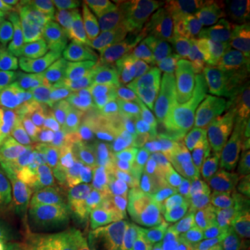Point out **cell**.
Here are the masks:
<instances>
[{"instance_id":"cell-7","label":"cell","mask_w":250,"mask_h":250,"mask_svg":"<svg viewBox=\"0 0 250 250\" xmlns=\"http://www.w3.org/2000/svg\"><path fill=\"white\" fill-rule=\"evenodd\" d=\"M16 28L18 42L22 45L27 53V71L14 98L29 113L41 114L42 102L50 86L47 81L39 31L34 22H25Z\"/></svg>"},{"instance_id":"cell-36","label":"cell","mask_w":250,"mask_h":250,"mask_svg":"<svg viewBox=\"0 0 250 250\" xmlns=\"http://www.w3.org/2000/svg\"><path fill=\"white\" fill-rule=\"evenodd\" d=\"M0 22H3L7 27H18L25 22H32V17L27 16L25 13H21L18 10L10 7L6 0H0Z\"/></svg>"},{"instance_id":"cell-19","label":"cell","mask_w":250,"mask_h":250,"mask_svg":"<svg viewBox=\"0 0 250 250\" xmlns=\"http://www.w3.org/2000/svg\"><path fill=\"white\" fill-rule=\"evenodd\" d=\"M168 4L195 34L213 27L233 14L232 9L217 0H172Z\"/></svg>"},{"instance_id":"cell-17","label":"cell","mask_w":250,"mask_h":250,"mask_svg":"<svg viewBox=\"0 0 250 250\" xmlns=\"http://www.w3.org/2000/svg\"><path fill=\"white\" fill-rule=\"evenodd\" d=\"M99 100L86 78L50 86L42 102V113L56 117H77L86 113Z\"/></svg>"},{"instance_id":"cell-14","label":"cell","mask_w":250,"mask_h":250,"mask_svg":"<svg viewBox=\"0 0 250 250\" xmlns=\"http://www.w3.org/2000/svg\"><path fill=\"white\" fill-rule=\"evenodd\" d=\"M190 128L192 124L181 121L161 124L135 123L129 159L136 161L159 160L170 152Z\"/></svg>"},{"instance_id":"cell-40","label":"cell","mask_w":250,"mask_h":250,"mask_svg":"<svg viewBox=\"0 0 250 250\" xmlns=\"http://www.w3.org/2000/svg\"><path fill=\"white\" fill-rule=\"evenodd\" d=\"M10 7L18 10L21 13L24 11H34L38 7V1L35 0H6Z\"/></svg>"},{"instance_id":"cell-45","label":"cell","mask_w":250,"mask_h":250,"mask_svg":"<svg viewBox=\"0 0 250 250\" xmlns=\"http://www.w3.org/2000/svg\"><path fill=\"white\" fill-rule=\"evenodd\" d=\"M6 38H7V36H0V42H1L3 39H6Z\"/></svg>"},{"instance_id":"cell-13","label":"cell","mask_w":250,"mask_h":250,"mask_svg":"<svg viewBox=\"0 0 250 250\" xmlns=\"http://www.w3.org/2000/svg\"><path fill=\"white\" fill-rule=\"evenodd\" d=\"M192 139H193V129L190 128L189 132L179 139V142L170 152L159 160L136 161L134 159H126L116 166L108 167L104 172L107 175H129L139 179L145 185L156 182L159 179L175 177L181 171L187 168L188 150L192 143Z\"/></svg>"},{"instance_id":"cell-26","label":"cell","mask_w":250,"mask_h":250,"mask_svg":"<svg viewBox=\"0 0 250 250\" xmlns=\"http://www.w3.org/2000/svg\"><path fill=\"white\" fill-rule=\"evenodd\" d=\"M36 236L31 220L0 214V250H29Z\"/></svg>"},{"instance_id":"cell-27","label":"cell","mask_w":250,"mask_h":250,"mask_svg":"<svg viewBox=\"0 0 250 250\" xmlns=\"http://www.w3.org/2000/svg\"><path fill=\"white\" fill-rule=\"evenodd\" d=\"M196 224L202 232L213 238H225L239 229L238 213L232 200H225L214 206Z\"/></svg>"},{"instance_id":"cell-31","label":"cell","mask_w":250,"mask_h":250,"mask_svg":"<svg viewBox=\"0 0 250 250\" xmlns=\"http://www.w3.org/2000/svg\"><path fill=\"white\" fill-rule=\"evenodd\" d=\"M31 143L0 142V185L32 160Z\"/></svg>"},{"instance_id":"cell-33","label":"cell","mask_w":250,"mask_h":250,"mask_svg":"<svg viewBox=\"0 0 250 250\" xmlns=\"http://www.w3.org/2000/svg\"><path fill=\"white\" fill-rule=\"evenodd\" d=\"M235 197L232 185L228 187H221L208 190L200 195L195 196H185L187 199V206L189 214L193 217L195 221H199L205 217L214 206H217L225 200H232Z\"/></svg>"},{"instance_id":"cell-2","label":"cell","mask_w":250,"mask_h":250,"mask_svg":"<svg viewBox=\"0 0 250 250\" xmlns=\"http://www.w3.org/2000/svg\"><path fill=\"white\" fill-rule=\"evenodd\" d=\"M85 78L99 102L124 106L136 89V72L116 46L100 41L86 57Z\"/></svg>"},{"instance_id":"cell-5","label":"cell","mask_w":250,"mask_h":250,"mask_svg":"<svg viewBox=\"0 0 250 250\" xmlns=\"http://www.w3.org/2000/svg\"><path fill=\"white\" fill-rule=\"evenodd\" d=\"M250 77V46H246L229 57L207 62L187 81L179 82V93L199 104L215 93L232 88Z\"/></svg>"},{"instance_id":"cell-46","label":"cell","mask_w":250,"mask_h":250,"mask_svg":"<svg viewBox=\"0 0 250 250\" xmlns=\"http://www.w3.org/2000/svg\"><path fill=\"white\" fill-rule=\"evenodd\" d=\"M0 90H1V89H0Z\"/></svg>"},{"instance_id":"cell-8","label":"cell","mask_w":250,"mask_h":250,"mask_svg":"<svg viewBox=\"0 0 250 250\" xmlns=\"http://www.w3.org/2000/svg\"><path fill=\"white\" fill-rule=\"evenodd\" d=\"M193 139L187 156V168H215L239 172L236 149L229 129H199L192 125Z\"/></svg>"},{"instance_id":"cell-22","label":"cell","mask_w":250,"mask_h":250,"mask_svg":"<svg viewBox=\"0 0 250 250\" xmlns=\"http://www.w3.org/2000/svg\"><path fill=\"white\" fill-rule=\"evenodd\" d=\"M52 9L68 16L74 21L85 27L98 31L107 39L111 18L106 1L100 0H67V1H47Z\"/></svg>"},{"instance_id":"cell-11","label":"cell","mask_w":250,"mask_h":250,"mask_svg":"<svg viewBox=\"0 0 250 250\" xmlns=\"http://www.w3.org/2000/svg\"><path fill=\"white\" fill-rule=\"evenodd\" d=\"M248 113H250V77L202 102L193 125L199 129H227Z\"/></svg>"},{"instance_id":"cell-29","label":"cell","mask_w":250,"mask_h":250,"mask_svg":"<svg viewBox=\"0 0 250 250\" xmlns=\"http://www.w3.org/2000/svg\"><path fill=\"white\" fill-rule=\"evenodd\" d=\"M168 225L156 218L142 214L135 227L126 250H160Z\"/></svg>"},{"instance_id":"cell-3","label":"cell","mask_w":250,"mask_h":250,"mask_svg":"<svg viewBox=\"0 0 250 250\" xmlns=\"http://www.w3.org/2000/svg\"><path fill=\"white\" fill-rule=\"evenodd\" d=\"M124 106L98 102L86 113L77 117H56L39 114L38 134L47 143L62 147H75L89 143L96 135L117 117L121 116Z\"/></svg>"},{"instance_id":"cell-18","label":"cell","mask_w":250,"mask_h":250,"mask_svg":"<svg viewBox=\"0 0 250 250\" xmlns=\"http://www.w3.org/2000/svg\"><path fill=\"white\" fill-rule=\"evenodd\" d=\"M36 135V117L22 107L13 93L0 90V142L28 143Z\"/></svg>"},{"instance_id":"cell-35","label":"cell","mask_w":250,"mask_h":250,"mask_svg":"<svg viewBox=\"0 0 250 250\" xmlns=\"http://www.w3.org/2000/svg\"><path fill=\"white\" fill-rule=\"evenodd\" d=\"M160 250H188L187 236H185L182 220L175 223V227L172 229L168 228V231L163 239Z\"/></svg>"},{"instance_id":"cell-4","label":"cell","mask_w":250,"mask_h":250,"mask_svg":"<svg viewBox=\"0 0 250 250\" xmlns=\"http://www.w3.org/2000/svg\"><path fill=\"white\" fill-rule=\"evenodd\" d=\"M126 117L138 124H161V123H188L192 124L197 113L192 104L179 92L143 81L125 103Z\"/></svg>"},{"instance_id":"cell-37","label":"cell","mask_w":250,"mask_h":250,"mask_svg":"<svg viewBox=\"0 0 250 250\" xmlns=\"http://www.w3.org/2000/svg\"><path fill=\"white\" fill-rule=\"evenodd\" d=\"M232 189L235 197L250 202V172L239 171L233 175Z\"/></svg>"},{"instance_id":"cell-1","label":"cell","mask_w":250,"mask_h":250,"mask_svg":"<svg viewBox=\"0 0 250 250\" xmlns=\"http://www.w3.org/2000/svg\"><path fill=\"white\" fill-rule=\"evenodd\" d=\"M31 17L39 31L49 86L85 78L89 50L106 38L52 9L47 1L38 3Z\"/></svg>"},{"instance_id":"cell-30","label":"cell","mask_w":250,"mask_h":250,"mask_svg":"<svg viewBox=\"0 0 250 250\" xmlns=\"http://www.w3.org/2000/svg\"><path fill=\"white\" fill-rule=\"evenodd\" d=\"M145 184L129 175H104L99 189L100 202L106 208L132 197Z\"/></svg>"},{"instance_id":"cell-28","label":"cell","mask_w":250,"mask_h":250,"mask_svg":"<svg viewBox=\"0 0 250 250\" xmlns=\"http://www.w3.org/2000/svg\"><path fill=\"white\" fill-rule=\"evenodd\" d=\"M32 160L36 172L47 181H59L62 178L64 161L68 153V147L49 146L43 142L32 143Z\"/></svg>"},{"instance_id":"cell-41","label":"cell","mask_w":250,"mask_h":250,"mask_svg":"<svg viewBox=\"0 0 250 250\" xmlns=\"http://www.w3.org/2000/svg\"><path fill=\"white\" fill-rule=\"evenodd\" d=\"M233 4V10L239 11L243 17L246 18L248 24H249V29H250V1H241V3H232ZM250 46V43H249Z\"/></svg>"},{"instance_id":"cell-21","label":"cell","mask_w":250,"mask_h":250,"mask_svg":"<svg viewBox=\"0 0 250 250\" xmlns=\"http://www.w3.org/2000/svg\"><path fill=\"white\" fill-rule=\"evenodd\" d=\"M104 171L85 168L71 177L59 179L65 192L67 199L74 205L93 210L99 215L106 213V207L102 205L99 189L102 185V181L104 179Z\"/></svg>"},{"instance_id":"cell-12","label":"cell","mask_w":250,"mask_h":250,"mask_svg":"<svg viewBox=\"0 0 250 250\" xmlns=\"http://www.w3.org/2000/svg\"><path fill=\"white\" fill-rule=\"evenodd\" d=\"M135 123L126 116L117 117L88 143V166L106 171L131 156V141Z\"/></svg>"},{"instance_id":"cell-23","label":"cell","mask_w":250,"mask_h":250,"mask_svg":"<svg viewBox=\"0 0 250 250\" xmlns=\"http://www.w3.org/2000/svg\"><path fill=\"white\" fill-rule=\"evenodd\" d=\"M142 211L131 199L110 206L102 215L110 236L120 250H126L135 227L142 217Z\"/></svg>"},{"instance_id":"cell-20","label":"cell","mask_w":250,"mask_h":250,"mask_svg":"<svg viewBox=\"0 0 250 250\" xmlns=\"http://www.w3.org/2000/svg\"><path fill=\"white\" fill-rule=\"evenodd\" d=\"M147 20H114L107 32V39H110L121 52L128 62L138 75V70L142 60L143 47L146 41Z\"/></svg>"},{"instance_id":"cell-34","label":"cell","mask_w":250,"mask_h":250,"mask_svg":"<svg viewBox=\"0 0 250 250\" xmlns=\"http://www.w3.org/2000/svg\"><path fill=\"white\" fill-rule=\"evenodd\" d=\"M86 250H120L113 241V238L110 236L102 215H99V218L95 223Z\"/></svg>"},{"instance_id":"cell-38","label":"cell","mask_w":250,"mask_h":250,"mask_svg":"<svg viewBox=\"0 0 250 250\" xmlns=\"http://www.w3.org/2000/svg\"><path fill=\"white\" fill-rule=\"evenodd\" d=\"M236 213H238V224L242 232L250 233V202L242 200L239 197L232 199Z\"/></svg>"},{"instance_id":"cell-43","label":"cell","mask_w":250,"mask_h":250,"mask_svg":"<svg viewBox=\"0 0 250 250\" xmlns=\"http://www.w3.org/2000/svg\"><path fill=\"white\" fill-rule=\"evenodd\" d=\"M242 243H243V250H250V233L242 232Z\"/></svg>"},{"instance_id":"cell-32","label":"cell","mask_w":250,"mask_h":250,"mask_svg":"<svg viewBox=\"0 0 250 250\" xmlns=\"http://www.w3.org/2000/svg\"><path fill=\"white\" fill-rule=\"evenodd\" d=\"M106 6L116 20H147L161 11V3L154 0H108Z\"/></svg>"},{"instance_id":"cell-16","label":"cell","mask_w":250,"mask_h":250,"mask_svg":"<svg viewBox=\"0 0 250 250\" xmlns=\"http://www.w3.org/2000/svg\"><path fill=\"white\" fill-rule=\"evenodd\" d=\"M138 78L150 81L177 92L179 89V81L171 65L164 34L156 17L149 18L147 21L146 41L138 70Z\"/></svg>"},{"instance_id":"cell-44","label":"cell","mask_w":250,"mask_h":250,"mask_svg":"<svg viewBox=\"0 0 250 250\" xmlns=\"http://www.w3.org/2000/svg\"><path fill=\"white\" fill-rule=\"evenodd\" d=\"M10 32V28L4 25L3 22H0V36H7Z\"/></svg>"},{"instance_id":"cell-42","label":"cell","mask_w":250,"mask_h":250,"mask_svg":"<svg viewBox=\"0 0 250 250\" xmlns=\"http://www.w3.org/2000/svg\"><path fill=\"white\" fill-rule=\"evenodd\" d=\"M29 250H45L43 248V243H42V238H41V233L38 232V236H36V239L32 243V246H31V249Z\"/></svg>"},{"instance_id":"cell-15","label":"cell","mask_w":250,"mask_h":250,"mask_svg":"<svg viewBox=\"0 0 250 250\" xmlns=\"http://www.w3.org/2000/svg\"><path fill=\"white\" fill-rule=\"evenodd\" d=\"M164 39L174 74L179 82L187 81L199 68L196 41L168 3L164 7Z\"/></svg>"},{"instance_id":"cell-9","label":"cell","mask_w":250,"mask_h":250,"mask_svg":"<svg viewBox=\"0 0 250 250\" xmlns=\"http://www.w3.org/2000/svg\"><path fill=\"white\" fill-rule=\"evenodd\" d=\"M131 200L143 214L164 224H175L189 217L187 199L175 177L143 185Z\"/></svg>"},{"instance_id":"cell-25","label":"cell","mask_w":250,"mask_h":250,"mask_svg":"<svg viewBox=\"0 0 250 250\" xmlns=\"http://www.w3.org/2000/svg\"><path fill=\"white\" fill-rule=\"evenodd\" d=\"M236 172L215 168H185L175 175L185 196H195L217 188L232 185Z\"/></svg>"},{"instance_id":"cell-24","label":"cell","mask_w":250,"mask_h":250,"mask_svg":"<svg viewBox=\"0 0 250 250\" xmlns=\"http://www.w3.org/2000/svg\"><path fill=\"white\" fill-rule=\"evenodd\" d=\"M27 53L18 41L9 38L0 42V88L11 93L25 78Z\"/></svg>"},{"instance_id":"cell-10","label":"cell","mask_w":250,"mask_h":250,"mask_svg":"<svg viewBox=\"0 0 250 250\" xmlns=\"http://www.w3.org/2000/svg\"><path fill=\"white\" fill-rule=\"evenodd\" d=\"M232 11L229 18L196 34L197 53L203 64L227 59L249 46V24L239 11Z\"/></svg>"},{"instance_id":"cell-39","label":"cell","mask_w":250,"mask_h":250,"mask_svg":"<svg viewBox=\"0 0 250 250\" xmlns=\"http://www.w3.org/2000/svg\"><path fill=\"white\" fill-rule=\"evenodd\" d=\"M38 232L41 233L45 250H70L53 229H45V231H38Z\"/></svg>"},{"instance_id":"cell-6","label":"cell","mask_w":250,"mask_h":250,"mask_svg":"<svg viewBox=\"0 0 250 250\" xmlns=\"http://www.w3.org/2000/svg\"><path fill=\"white\" fill-rule=\"evenodd\" d=\"M49 182L29 163L0 185V213L34 220L45 210Z\"/></svg>"}]
</instances>
